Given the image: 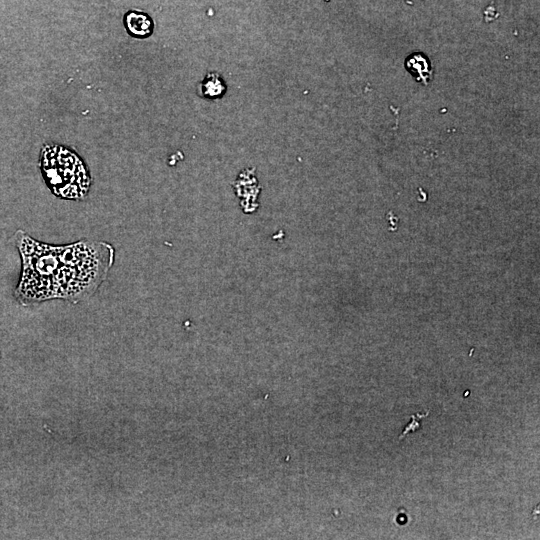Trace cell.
<instances>
[{
  "label": "cell",
  "mask_w": 540,
  "mask_h": 540,
  "mask_svg": "<svg viewBox=\"0 0 540 540\" xmlns=\"http://www.w3.org/2000/svg\"><path fill=\"white\" fill-rule=\"evenodd\" d=\"M21 258L15 299L28 306L48 300L78 302L93 295L115 260L105 241L82 239L66 245L40 242L23 230L13 236Z\"/></svg>",
  "instance_id": "1"
},
{
  "label": "cell",
  "mask_w": 540,
  "mask_h": 540,
  "mask_svg": "<svg viewBox=\"0 0 540 540\" xmlns=\"http://www.w3.org/2000/svg\"><path fill=\"white\" fill-rule=\"evenodd\" d=\"M39 169L51 193L64 200L87 197L92 176L85 160L71 147L46 143L39 154Z\"/></svg>",
  "instance_id": "2"
},
{
  "label": "cell",
  "mask_w": 540,
  "mask_h": 540,
  "mask_svg": "<svg viewBox=\"0 0 540 540\" xmlns=\"http://www.w3.org/2000/svg\"><path fill=\"white\" fill-rule=\"evenodd\" d=\"M123 25L129 36L135 39H146L154 32V21L144 11L129 10L123 16Z\"/></svg>",
  "instance_id": "3"
},
{
  "label": "cell",
  "mask_w": 540,
  "mask_h": 540,
  "mask_svg": "<svg viewBox=\"0 0 540 540\" xmlns=\"http://www.w3.org/2000/svg\"><path fill=\"white\" fill-rule=\"evenodd\" d=\"M407 70L415 77L417 81L427 84L432 76V69L428 59L421 54H413L406 60Z\"/></svg>",
  "instance_id": "4"
},
{
  "label": "cell",
  "mask_w": 540,
  "mask_h": 540,
  "mask_svg": "<svg viewBox=\"0 0 540 540\" xmlns=\"http://www.w3.org/2000/svg\"><path fill=\"white\" fill-rule=\"evenodd\" d=\"M225 91V82L217 73L207 74L201 83V92L206 98H220Z\"/></svg>",
  "instance_id": "5"
},
{
  "label": "cell",
  "mask_w": 540,
  "mask_h": 540,
  "mask_svg": "<svg viewBox=\"0 0 540 540\" xmlns=\"http://www.w3.org/2000/svg\"><path fill=\"white\" fill-rule=\"evenodd\" d=\"M427 415H428V412L425 413V414L417 413V414L411 415L412 422L409 425L406 426V428L404 429L402 435L399 436V439H402L405 435H407L410 432H414V431L418 430L420 428L419 419H422Z\"/></svg>",
  "instance_id": "6"
}]
</instances>
